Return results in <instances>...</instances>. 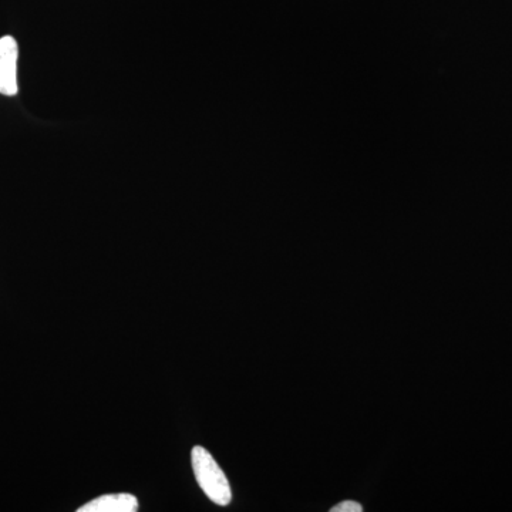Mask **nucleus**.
<instances>
[{
	"label": "nucleus",
	"instance_id": "obj_1",
	"mask_svg": "<svg viewBox=\"0 0 512 512\" xmlns=\"http://www.w3.org/2000/svg\"><path fill=\"white\" fill-rule=\"evenodd\" d=\"M191 461L197 483L212 503L221 507L231 504V485L215 458L204 447L195 446L191 451Z\"/></svg>",
	"mask_w": 512,
	"mask_h": 512
},
{
	"label": "nucleus",
	"instance_id": "obj_2",
	"mask_svg": "<svg viewBox=\"0 0 512 512\" xmlns=\"http://www.w3.org/2000/svg\"><path fill=\"white\" fill-rule=\"evenodd\" d=\"M18 59L19 46L15 37L3 36L0 39V94H18Z\"/></svg>",
	"mask_w": 512,
	"mask_h": 512
},
{
	"label": "nucleus",
	"instance_id": "obj_3",
	"mask_svg": "<svg viewBox=\"0 0 512 512\" xmlns=\"http://www.w3.org/2000/svg\"><path fill=\"white\" fill-rule=\"evenodd\" d=\"M79 512H136L138 500L131 494H107L101 495L96 500L84 504Z\"/></svg>",
	"mask_w": 512,
	"mask_h": 512
},
{
	"label": "nucleus",
	"instance_id": "obj_4",
	"mask_svg": "<svg viewBox=\"0 0 512 512\" xmlns=\"http://www.w3.org/2000/svg\"><path fill=\"white\" fill-rule=\"evenodd\" d=\"M332 512H362L363 507L362 504L357 503V501H343V503H340L336 505V507H333Z\"/></svg>",
	"mask_w": 512,
	"mask_h": 512
}]
</instances>
